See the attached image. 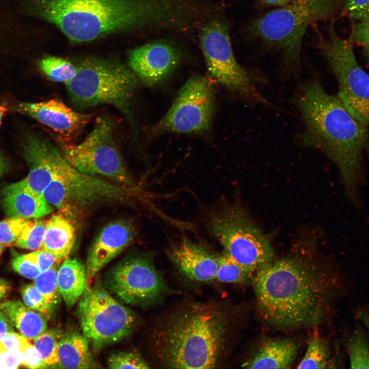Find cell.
Wrapping results in <instances>:
<instances>
[{
	"label": "cell",
	"instance_id": "cell-36",
	"mask_svg": "<svg viewBox=\"0 0 369 369\" xmlns=\"http://www.w3.org/2000/svg\"><path fill=\"white\" fill-rule=\"evenodd\" d=\"M353 43L360 46L369 63V15L356 20L350 34Z\"/></svg>",
	"mask_w": 369,
	"mask_h": 369
},
{
	"label": "cell",
	"instance_id": "cell-17",
	"mask_svg": "<svg viewBox=\"0 0 369 369\" xmlns=\"http://www.w3.org/2000/svg\"><path fill=\"white\" fill-rule=\"evenodd\" d=\"M15 110L32 117L67 138L81 131L92 117V114L76 112L57 99L20 103Z\"/></svg>",
	"mask_w": 369,
	"mask_h": 369
},
{
	"label": "cell",
	"instance_id": "cell-4",
	"mask_svg": "<svg viewBox=\"0 0 369 369\" xmlns=\"http://www.w3.org/2000/svg\"><path fill=\"white\" fill-rule=\"evenodd\" d=\"M227 333L225 315L216 307L191 304L170 314L155 335L156 356L172 368H213L218 365Z\"/></svg>",
	"mask_w": 369,
	"mask_h": 369
},
{
	"label": "cell",
	"instance_id": "cell-5",
	"mask_svg": "<svg viewBox=\"0 0 369 369\" xmlns=\"http://www.w3.org/2000/svg\"><path fill=\"white\" fill-rule=\"evenodd\" d=\"M342 0H294L251 22V34L280 51L283 63L290 69L300 63L301 42L312 24L332 18L339 10Z\"/></svg>",
	"mask_w": 369,
	"mask_h": 369
},
{
	"label": "cell",
	"instance_id": "cell-32",
	"mask_svg": "<svg viewBox=\"0 0 369 369\" xmlns=\"http://www.w3.org/2000/svg\"><path fill=\"white\" fill-rule=\"evenodd\" d=\"M57 271L54 265L49 269L40 272L35 278L34 285L50 305L57 297Z\"/></svg>",
	"mask_w": 369,
	"mask_h": 369
},
{
	"label": "cell",
	"instance_id": "cell-13",
	"mask_svg": "<svg viewBox=\"0 0 369 369\" xmlns=\"http://www.w3.org/2000/svg\"><path fill=\"white\" fill-rule=\"evenodd\" d=\"M215 112V94L207 78L193 75L177 93L167 113L152 128V133H198L210 128Z\"/></svg>",
	"mask_w": 369,
	"mask_h": 369
},
{
	"label": "cell",
	"instance_id": "cell-1",
	"mask_svg": "<svg viewBox=\"0 0 369 369\" xmlns=\"http://www.w3.org/2000/svg\"><path fill=\"white\" fill-rule=\"evenodd\" d=\"M29 12L75 43L133 29L180 25L186 0H25Z\"/></svg>",
	"mask_w": 369,
	"mask_h": 369
},
{
	"label": "cell",
	"instance_id": "cell-29",
	"mask_svg": "<svg viewBox=\"0 0 369 369\" xmlns=\"http://www.w3.org/2000/svg\"><path fill=\"white\" fill-rule=\"evenodd\" d=\"M61 337L59 331L51 329L33 340L34 346L47 366H56L58 362V346Z\"/></svg>",
	"mask_w": 369,
	"mask_h": 369
},
{
	"label": "cell",
	"instance_id": "cell-16",
	"mask_svg": "<svg viewBox=\"0 0 369 369\" xmlns=\"http://www.w3.org/2000/svg\"><path fill=\"white\" fill-rule=\"evenodd\" d=\"M23 144L29 173L20 182L30 192L42 197L43 191L54 178L64 156L59 148L40 135L29 134Z\"/></svg>",
	"mask_w": 369,
	"mask_h": 369
},
{
	"label": "cell",
	"instance_id": "cell-22",
	"mask_svg": "<svg viewBox=\"0 0 369 369\" xmlns=\"http://www.w3.org/2000/svg\"><path fill=\"white\" fill-rule=\"evenodd\" d=\"M75 239V230L71 222L62 215H54L46 221L39 250L52 254L61 261L71 252Z\"/></svg>",
	"mask_w": 369,
	"mask_h": 369
},
{
	"label": "cell",
	"instance_id": "cell-14",
	"mask_svg": "<svg viewBox=\"0 0 369 369\" xmlns=\"http://www.w3.org/2000/svg\"><path fill=\"white\" fill-rule=\"evenodd\" d=\"M105 284L119 300L131 305L148 306L166 291L163 279L148 254L127 257L107 273Z\"/></svg>",
	"mask_w": 369,
	"mask_h": 369
},
{
	"label": "cell",
	"instance_id": "cell-24",
	"mask_svg": "<svg viewBox=\"0 0 369 369\" xmlns=\"http://www.w3.org/2000/svg\"><path fill=\"white\" fill-rule=\"evenodd\" d=\"M58 362L56 367L62 368H89L93 359L88 339L76 332L60 338L58 346Z\"/></svg>",
	"mask_w": 369,
	"mask_h": 369
},
{
	"label": "cell",
	"instance_id": "cell-44",
	"mask_svg": "<svg viewBox=\"0 0 369 369\" xmlns=\"http://www.w3.org/2000/svg\"><path fill=\"white\" fill-rule=\"evenodd\" d=\"M11 290L9 283L5 279L0 278V301L5 299Z\"/></svg>",
	"mask_w": 369,
	"mask_h": 369
},
{
	"label": "cell",
	"instance_id": "cell-7",
	"mask_svg": "<svg viewBox=\"0 0 369 369\" xmlns=\"http://www.w3.org/2000/svg\"><path fill=\"white\" fill-rule=\"evenodd\" d=\"M208 227L224 252L253 274L274 260L269 238L238 204L228 205L213 213Z\"/></svg>",
	"mask_w": 369,
	"mask_h": 369
},
{
	"label": "cell",
	"instance_id": "cell-48",
	"mask_svg": "<svg viewBox=\"0 0 369 369\" xmlns=\"http://www.w3.org/2000/svg\"><path fill=\"white\" fill-rule=\"evenodd\" d=\"M4 248H5V247L0 243V256L2 254V253H3Z\"/></svg>",
	"mask_w": 369,
	"mask_h": 369
},
{
	"label": "cell",
	"instance_id": "cell-40",
	"mask_svg": "<svg viewBox=\"0 0 369 369\" xmlns=\"http://www.w3.org/2000/svg\"><path fill=\"white\" fill-rule=\"evenodd\" d=\"M345 9L354 20H358L369 15V0H345Z\"/></svg>",
	"mask_w": 369,
	"mask_h": 369
},
{
	"label": "cell",
	"instance_id": "cell-6",
	"mask_svg": "<svg viewBox=\"0 0 369 369\" xmlns=\"http://www.w3.org/2000/svg\"><path fill=\"white\" fill-rule=\"evenodd\" d=\"M76 72L66 84L71 101L78 108L101 105L114 106L126 113L139 79L128 67L114 60L83 58Z\"/></svg>",
	"mask_w": 369,
	"mask_h": 369
},
{
	"label": "cell",
	"instance_id": "cell-9",
	"mask_svg": "<svg viewBox=\"0 0 369 369\" xmlns=\"http://www.w3.org/2000/svg\"><path fill=\"white\" fill-rule=\"evenodd\" d=\"M327 33L320 37L318 45L338 81L337 97L355 119L369 126V75L357 61L351 36H339L333 23Z\"/></svg>",
	"mask_w": 369,
	"mask_h": 369
},
{
	"label": "cell",
	"instance_id": "cell-12",
	"mask_svg": "<svg viewBox=\"0 0 369 369\" xmlns=\"http://www.w3.org/2000/svg\"><path fill=\"white\" fill-rule=\"evenodd\" d=\"M199 37L208 71L215 81L251 101L268 104L237 62L224 21L218 18L210 19L201 27Z\"/></svg>",
	"mask_w": 369,
	"mask_h": 369
},
{
	"label": "cell",
	"instance_id": "cell-21",
	"mask_svg": "<svg viewBox=\"0 0 369 369\" xmlns=\"http://www.w3.org/2000/svg\"><path fill=\"white\" fill-rule=\"evenodd\" d=\"M298 351L296 343L288 339H276L264 342L254 356L243 364L247 368H289Z\"/></svg>",
	"mask_w": 369,
	"mask_h": 369
},
{
	"label": "cell",
	"instance_id": "cell-33",
	"mask_svg": "<svg viewBox=\"0 0 369 369\" xmlns=\"http://www.w3.org/2000/svg\"><path fill=\"white\" fill-rule=\"evenodd\" d=\"M107 365L111 368H148L150 367L137 353L121 351L110 354Z\"/></svg>",
	"mask_w": 369,
	"mask_h": 369
},
{
	"label": "cell",
	"instance_id": "cell-39",
	"mask_svg": "<svg viewBox=\"0 0 369 369\" xmlns=\"http://www.w3.org/2000/svg\"><path fill=\"white\" fill-rule=\"evenodd\" d=\"M28 340V339L26 340L22 349L24 359L22 365L29 368L48 367L34 344H31Z\"/></svg>",
	"mask_w": 369,
	"mask_h": 369
},
{
	"label": "cell",
	"instance_id": "cell-26",
	"mask_svg": "<svg viewBox=\"0 0 369 369\" xmlns=\"http://www.w3.org/2000/svg\"><path fill=\"white\" fill-rule=\"evenodd\" d=\"M329 353L325 341L315 331L298 368H325L329 364Z\"/></svg>",
	"mask_w": 369,
	"mask_h": 369
},
{
	"label": "cell",
	"instance_id": "cell-43",
	"mask_svg": "<svg viewBox=\"0 0 369 369\" xmlns=\"http://www.w3.org/2000/svg\"><path fill=\"white\" fill-rule=\"evenodd\" d=\"M13 324L10 319L0 311V344L5 336L13 332Z\"/></svg>",
	"mask_w": 369,
	"mask_h": 369
},
{
	"label": "cell",
	"instance_id": "cell-37",
	"mask_svg": "<svg viewBox=\"0 0 369 369\" xmlns=\"http://www.w3.org/2000/svg\"><path fill=\"white\" fill-rule=\"evenodd\" d=\"M24 255L26 258L35 264L40 272H44L56 263L61 262L52 254L41 250Z\"/></svg>",
	"mask_w": 369,
	"mask_h": 369
},
{
	"label": "cell",
	"instance_id": "cell-20",
	"mask_svg": "<svg viewBox=\"0 0 369 369\" xmlns=\"http://www.w3.org/2000/svg\"><path fill=\"white\" fill-rule=\"evenodd\" d=\"M2 204L8 216L27 219L47 216L54 209L42 197L35 195L26 189L20 181L9 184L4 189Z\"/></svg>",
	"mask_w": 369,
	"mask_h": 369
},
{
	"label": "cell",
	"instance_id": "cell-19",
	"mask_svg": "<svg viewBox=\"0 0 369 369\" xmlns=\"http://www.w3.org/2000/svg\"><path fill=\"white\" fill-rule=\"evenodd\" d=\"M168 255L178 270L189 279L197 282L215 279L218 257L204 245L183 237L170 248Z\"/></svg>",
	"mask_w": 369,
	"mask_h": 369
},
{
	"label": "cell",
	"instance_id": "cell-23",
	"mask_svg": "<svg viewBox=\"0 0 369 369\" xmlns=\"http://www.w3.org/2000/svg\"><path fill=\"white\" fill-rule=\"evenodd\" d=\"M86 266L76 259L66 258L57 271V286L66 305L71 308L88 287Z\"/></svg>",
	"mask_w": 369,
	"mask_h": 369
},
{
	"label": "cell",
	"instance_id": "cell-11",
	"mask_svg": "<svg viewBox=\"0 0 369 369\" xmlns=\"http://www.w3.org/2000/svg\"><path fill=\"white\" fill-rule=\"evenodd\" d=\"M125 186L79 172L65 159L42 197L67 216L101 201L119 199L128 193Z\"/></svg>",
	"mask_w": 369,
	"mask_h": 369
},
{
	"label": "cell",
	"instance_id": "cell-34",
	"mask_svg": "<svg viewBox=\"0 0 369 369\" xmlns=\"http://www.w3.org/2000/svg\"><path fill=\"white\" fill-rule=\"evenodd\" d=\"M27 220L11 216L0 221V243L5 247L15 245Z\"/></svg>",
	"mask_w": 369,
	"mask_h": 369
},
{
	"label": "cell",
	"instance_id": "cell-8",
	"mask_svg": "<svg viewBox=\"0 0 369 369\" xmlns=\"http://www.w3.org/2000/svg\"><path fill=\"white\" fill-rule=\"evenodd\" d=\"M58 141L65 159L79 172L105 176L124 186H135L115 142L113 123L108 117H97L90 133L77 145Z\"/></svg>",
	"mask_w": 369,
	"mask_h": 369
},
{
	"label": "cell",
	"instance_id": "cell-30",
	"mask_svg": "<svg viewBox=\"0 0 369 369\" xmlns=\"http://www.w3.org/2000/svg\"><path fill=\"white\" fill-rule=\"evenodd\" d=\"M46 221L37 219H28L15 245L30 250H39L46 230Z\"/></svg>",
	"mask_w": 369,
	"mask_h": 369
},
{
	"label": "cell",
	"instance_id": "cell-35",
	"mask_svg": "<svg viewBox=\"0 0 369 369\" xmlns=\"http://www.w3.org/2000/svg\"><path fill=\"white\" fill-rule=\"evenodd\" d=\"M25 304L30 309L43 314L48 312L50 305L34 284H26L20 290Z\"/></svg>",
	"mask_w": 369,
	"mask_h": 369
},
{
	"label": "cell",
	"instance_id": "cell-15",
	"mask_svg": "<svg viewBox=\"0 0 369 369\" xmlns=\"http://www.w3.org/2000/svg\"><path fill=\"white\" fill-rule=\"evenodd\" d=\"M180 50L167 41H155L136 47L128 54V67L149 86L168 77L179 65Z\"/></svg>",
	"mask_w": 369,
	"mask_h": 369
},
{
	"label": "cell",
	"instance_id": "cell-27",
	"mask_svg": "<svg viewBox=\"0 0 369 369\" xmlns=\"http://www.w3.org/2000/svg\"><path fill=\"white\" fill-rule=\"evenodd\" d=\"M218 268L215 279L227 283H244L252 281L254 274L247 271L224 251L217 255Z\"/></svg>",
	"mask_w": 369,
	"mask_h": 369
},
{
	"label": "cell",
	"instance_id": "cell-31",
	"mask_svg": "<svg viewBox=\"0 0 369 369\" xmlns=\"http://www.w3.org/2000/svg\"><path fill=\"white\" fill-rule=\"evenodd\" d=\"M347 350L352 368H369V342L360 331H356L348 341Z\"/></svg>",
	"mask_w": 369,
	"mask_h": 369
},
{
	"label": "cell",
	"instance_id": "cell-49",
	"mask_svg": "<svg viewBox=\"0 0 369 369\" xmlns=\"http://www.w3.org/2000/svg\"><path fill=\"white\" fill-rule=\"evenodd\" d=\"M3 115V112L0 111V125L1 123V120H2Z\"/></svg>",
	"mask_w": 369,
	"mask_h": 369
},
{
	"label": "cell",
	"instance_id": "cell-10",
	"mask_svg": "<svg viewBox=\"0 0 369 369\" xmlns=\"http://www.w3.org/2000/svg\"><path fill=\"white\" fill-rule=\"evenodd\" d=\"M77 313L84 336L98 350L127 337L136 321L135 314L98 284L87 288Z\"/></svg>",
	"mask_w": 369,
	"mask_h": 369
},
{
	"label": "cell",
	"instance_id": "cell-38",
	"mask_svg": "<svg viewBox=\"0 0 369 369\" xmlns=\"http://www.w3.org/2000/svg\"><path fill=\"white\" fill-rule=\"evenodd\" d=\"M11 264L15 272L28 279H33L40 273L38 267L24 255L16 256L12 259Z\"/></svg>",
	"mask_w": 369,
	"mask_h": 369
},
{
	"label": "cell",
	"instance_id": "cell-18",
	"mask_svg": "<svg viewBox=\"0 0 369 369\" xmlns=\"http://www.w3.org/2000/svg\"><path fill=\"white\" fill-rule=\"evenodd\" d=\"M134 230L124 220L109 223L99 232L88 253L86 268L88 279L122 252L132 242Z\"/></svg>",
	"mask_w": 369,
	"mask_h": 369
},
{
	"label": "cell",
	"instance_id": "cell-25",
	"mask_svg": "<svg viewBox=\"0 0 369 369\" xmlns=\"http://www.w3.org/2000/svg\"><path fill=\"white\" fill-rule=\"evenodd\" d=\"M0 311L28 339L34 340L47 330V324L43 317L18 300L7 301L0 304Z\"/></svg>",
	"mask_w": 369,
	"mask_h": 369
},
{
	"label": "cell",
	"instance_id": "cell-46",
	"mask_svg": "<svg viewBox=\"0 0 369 369\" xmlns=\"http://www.w3.org/2000/svg\"><path fill=\"white\" fill-rule=\"evenodd\" d=\"M8 166L7 160L0 153V177L7 172Z\"/></svg>",
	"mask_w": 369,
	"mask_h": 369
},
{
	"label": "cell",
	"instance_id": "cell-2",
	"mask_svg": "<svg viewBox=\"0 0 369 369\" xmlns=\"http://www.w3.org/2000/svg\"><path fill=\"white\" fill-rule=\"evenodd\" d=\"M313 262L290 255L265 265L252 283L258 311L270 325L292 330L313 326L322 320L327 284Z\"/></svg>",
	"mask_w": 369,
	"mask_h": 369
},
{
	"label": "cell",
	"instance_id": "cell-47",
	"mask_svg": "<svg viewBox=\"0 0 369 369\" xmlns=\"http://www.w3.org/2000/svg\"><path fill=\"white\" fill-rule=\"evenodd\" d=\"M263 3L275 6H285L292 0H261Z\"/></svg>",
	"mask_w": 369,
	"mask_h": 369
},
{
	"label": "cell",
	"instance_id": "cell-45",
	"mask_svg": "<svg viewBox=\"0 0 369 369\" xmlns=\"http://www.w3.org/2000/svg\"><path fill=\"white\" fill-rule=\"evenodd\" d=\"M356 315L358 318L365 325L369 332V313L362 310H359L357 312Z\"/></svg>",
	"mask_w": 369,
	"mask_h": 369
},
{
	"label": "cell",
	"instance_id": "cell-41",
	"mask_svg": "<svg viewBox=\"0 0 369 369\" xmlns=\"http://www.w3.org/2000/svg\"><path fill=\"white\" fill-rule=\"evenodd\" d=\"M24 359L22 352L7 351L0 344V368H18L22 365Z\"/></svg>",
	"mask_w": 369,
	"mask_h": 369
},
{
	"label": "cell",
	"instance_id": "cell-42",
	"mask_svg": "<svg viewBox=\"0 0 369 369\" xmlns=\"http://www.w3.org/2000/svg\"><path fill=\"white\" fill-rule=\"evenodd\" d=\"M27 339L23 335L12 332L5 336L1 344L7 351L22 352L23 346Z\"/></svg>",
	"mask_w": 369,
	"mask_h": 369
},
{
	"label": "cell",
	"instance_id": "cell-28",
	"mask_svg": "<svg viewBox=\"0 0 369 369\" xmlns=\"http://www.w3.org/2000/svg\"><path fill=\"white\" fill-rule=\"evenodd\" d=\"M39 67L50 80L65 84L73 78L76 72L75 65L55 56H49L42 58L39 63Z\"/></svg>",
	"mask_w": 369,
	"mask_h": 369
},
{
	"label": "cell",
	"instance_id": "cell-3",
	"mask_svg": "<svg viewBox=\"0 0 369 369\" xmlns=\"http://www.w3.org/2000/svg\"><path fill=\"white\" fill-rule=\"evenodd\" d=\"M305 130L304 145L320 149L336 165L349 199L356 197L362 178L361 160L369 150V131L314 80L303 86L298 98Z\"/></svg>",
	"mask_w": 369,
	"mask_h": 369
}]
</instances>
